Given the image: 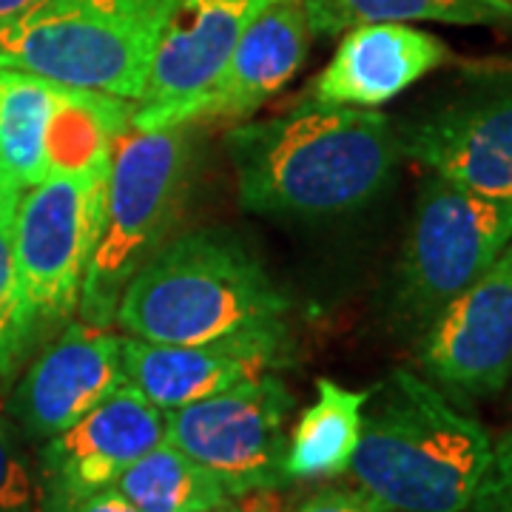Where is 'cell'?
<instances>
[{
    "mask_svg": "<svg viewBox=\"0 0 512 512\" xmlns=\"http://www.w3.org/2000/svg\"><path fill=\"white\" fill-rule=\"evenodd\" d=\"M225 148L239 205L271 220H333L365 208L387 188L402 154L379 109L311 97L285 114L234 126Z\"/></svg>",
    "mask_w": 512,
    "mask_h": 512,
    "instance_id": "cell-1",
    "label": "cell"
},
{
    "mask_svg": "<svg viewBox=\"0 0 512 512\" xmlns=\"http://www.w3.org/2000/svg\"><path fill=\"white\" fill-rule=\"evenodd\" d=\"M493 456V439L436 384L393 370L367 393L350 461L356 484L396 512H464Z\"/></svg>",
    "mask_w": 512,
    "mask_h": 512,
    "instance_id": "cell-2",
    "label": "cell"
},
{
    "mask_svg": "<svg viewBox=\"0 0 512 512\" xmlns=\"http://www.w3.org/2000/svg\"><path fill=\"white\" fill-rule=\"evenodd\" d=\"M288 308L291 299L242 239L205 228L165 239L128 282L114 322L134 339L200 345L282 322Z\"/></svg>",
    "mask_w": 512,
    "mask_h": 512,
    "instance_id": "cell-3",
    "label": "cell"
},
{
    "mask_svg": "<svg viewBox=\"0 0 512 512\" xmlns=\"http://www.w3.org/2000/svg\"><path fill=\"white\" fill-rule=\"evenodd\" d=\"M194 160L191 126L128 128L114 140L106 200L77 311L111 328L134 274L163 248L180 217Z\"/></svg>",
    "mask_w": 512,
    "mask_h": 512,
    "instance_id": "cell-4",
    "label": "cell"
},
{
    "mask_svg": "<svg viewBox=\"0 0 512 512\" xmlns=\"http://www.w3.org/2000/svg\"><path fill=\"white\" fill-rule=\"evenodd\" d=\"M171 0H32L0 29V66L137 103Z\"/></svg>",
    "mask_w": 512,
    "mask_h": 512,
    "instance_id": "cell-5",
    "label": "cell"
},
{
    "mask_svg": "<svg viewBox=\"0 0 512 512\" xmlns=\"http://www.w3.org/2000/svg\"><path fill=\"white\" fill-rule=\"evenodd\" d=\"M512 242V202L476 194L430 174L421 183L404 239L396 311L407 325H433Z\"/></svg>",
    "mask_w": 512,
    "mask_h": 512,
    "instance_id": "cell-6",
    "label": "cell"
},
{
    "mask_svg": "<svg viewBox=\"0 0 512 512\" xmlns=\"http://www.w3.org/2000/svg\"><path fill=\"white\" fill-rule=\"evenodd\" d=\"M111 154L80 171L52 174L20 194L12 251L26 316L35 336L77 308L92 259Z\"/></svg>",
    "mask_w": 512,
    "mask_h": 512,
    "instance_id": "cell-7",
    "label": "cell"
},
{
    "mask_svg": "<svg viewBox=\"0 0 512 512\" xmlns=\"http://www.w3.org/2000/svg\"><path fill=\"white\" fill-rule=\"evenodd\" d=\"M134 103L0 66V163L26 191L111 154Z\"/></svg>",
    "mask_w": 512,
    "mask_h": 512,
    "instance_id": "cell-8",
    "label": "cell"
},
{
    "mask_svg": "<svg viewBox=\"0 0 512 512\" xmlns=\"http://www.w3.org/2000/svg\"><path fill=\"white\" fill-rule=\"evenodd\" d=\"M291 390L274 373L165 413V441L202 464L231 498L274 493L285 473Z\"/></svg>",
    "mask_w": 512,
    "mask_h": 512,
    "instance_id": "cell-9",
    "label": "cell"
},
{
    "mask_svg": "<svg viewBox=\"0 0 512 512\" xmlns=\"http://www.w3.org/2000/svg\"><path fill=\"white\" fill-rule=\"evenodd\" d=\"M165 441V413L134 387L120 384L83 419L40 447L37 512H74L114 487L128 467Z\"/></svg>",
    "mask_w": 512,
    "mask_h": 512,
    "instance_id": "cell-10",
    "label": "cell"
},
{
    "mask_svg": "<svg viewBox=\"0 0 512 512\" xmlns=\"http://www.w3.org/2000/svg\"><path fill=\"white\" fill-rule=\"evenodd\" d=\"M311 23L302 0H268L242 32L214 83L191 100L165 109H137L131 126H194L208 120H245L291 83L311 52Z\"/></svg>",
    "mask_w": 512,
    "mask_h": 512,
    "instance_id": "cell-11",
    "label": "cell"
},
{
    "mask_svg": "<svg viewBox=\"0 0 512 512\" xmlns=\"http://www.w3.org/2000/svg\"><path fill=\"white\" fill-rule=\"evenodd\" d=\"M424 373L458 396H495L512 379V242L421 336Z\"/></svg>",
    "mask_w": 512,
    "mask_h": 512,
    "instance_id": "cell-12",
    "label": "cell"
},
{
    "mask_svg": "<svg viewBox=\"0 0 512 512\" xmlns=\"http://www.w3.org/2000/svg\"><path fill=\"white\" fill-rule=\"evenodd\" d=\"M288 348L282 322L254 325L200 345H160L123 336V370L128 384L168 413L271 373L285 362Z\"/></svg>",
    "mask_w": 512,
    "mask_h": 512,
    "instance_id": "cell-13",
    "label": "cell"
},
{
    "mask_svg": "<svg viewBox=\"0 0 512 512\" xmlns=\"http://www.w3.org/2000/svg\"><path fill=\"white\" fill-rule=\"evenodd\" d=\"M126 384L123 336L74 322L37 356L9 399V419L32 441H49Z\"/></svg>",
    "mask_w": 512,
    "mask_h": 512,
    "instance_id": "cell-14",
    "label": "cell"
},
{
    "mask_svg": "<svg viewBox=\"0 0 512 512\" xmlns=\"http://www.w3.org/2000/svg\"><path fill=\"white\" fill-rule=\"evenodd\" d=\"M399 148L430 174L512 202V94L433 111L404 128Z\"/></svg>",
    "mask_w": 512,
    "mask_h": 512,
    "instance_id": "cell-15",
    "label": "cell"
},
{
    "mask_svg": "<svg viewBox=\"0 0 512 512\" xmlns=\"http://www.w3.org/2000/svg\"><path fill=\"white\" fill-rule=\"evenodd\" d=\"M268 0H171L137 109H165L208 89Z\"/></svg>",
    "mask_w": 512,
    "mask_h": 512,
    "instance_id": "cell-16",
    "label": "cell"
},
{
    "mask_svg": "<svg viewBox=\"0 0 512 512\" xmlns=\"http://www.w3.org/2000/svg\"><path fill=\"white\" fill-rule=\"evenodd\" d=\"M447 60V43L413 23H367L345 32L308 97L333 106L379 109Z\"/></svg>",
    "mask_w": 512,
    "mask_h": 512,
    "instance_id": "cell-17",
    "label": "cell"
},
{
    "mask_svg": "<svg viewBox=\"0 0 512 512\" xmlns=\"http://www.w3.org/2000/svg\"><path fill=\"white\" fill-rule=\"evenodd\" d=\"M370 390H348L333 379H316V402L299 416L288 436V478H328L350 470L362 433V410Z\"/></svg>",
    "mask_w": 512,
    "mask_h": 512,
    "instance_id": "cell-18",
    "label": "cell"
},
{
    "mask_svg": "<svg viewBox=\"0 0 512 512\" xmlns=\"http://www.w3.org/2000/svg\"><path fill=\"white\" fill-rule=\"evenodd\" d=\"M313 35H345L367 23L512 26L510 0H302Z\"/></svg>",
    "mask_w": 512,
    "mask_h": 512,
    "instance_id": "cell-19",
    "label": "cell"
},
{
    "mask_svg": "<svg viewBox=\"0 0 512 512\" xmlns=\"http://www.w3.org/2000/svg\"><path fill=\"white\" fill-rule=\"evenodd\" d=\"M140 512H205L225 504L217 478L174 444H157L114 484Z\"/></svg>",
    "mask_w": 512,
    "mask_h": 512,
    "instance_id": "cell-20",
    "label": "cell"
},
{
    "mask_svg": "<svg viewBox=\"0 0 512 512\" xmlns=\"http://www.w3.org/2000/svg\"><path fill=\"white\" fill-rule=\"evenodd\" d=\"M12 220L15 211L0 214V373H9L35 342V330L20 299L12 251Z\"/></svg>",
    "mask_w": 512,
    "mask_h": 512,
    "instance_id": "cell-21",
    "label": "cell"
},
{
    "mask_svg": "<svg viewBox=\"0 0 512 512\" xmlns=\"http://www.w3.org/2000/svg\"><path fill=\"white\" fill-rule=\"evenodd\" d=\"M37 481L18 441L15 421L0 407V512H37Z\"/></svg>",
    "mask_w": 512,
    "mask_h": 512,
    "instance_id": "cell-22",
    "label": "cell"
},
{
    "mask_svg": "<svg viewBox=\"0 0 512 512\" xmlns=\"http://www.w3.org/2000/svg\"><path fill=\"white\" fill-rule=\"evenodd\" d=\"M464 512H512V430L493 444L490 464Z\"/></svg>",
    "mask_w": 512,
    "mask_h": 512,
    "instance_id": "cell-23",
    "label": "cell"
},
{
    "mask_svg": "<svg viewBox=\"0 0 512 512\" xmlns=\"http://www.w3.org/2000/svg\"><path fill=\"white\" fill-rule=\"evenodd\" d=\"M291 512H396L379 498H373L359 490H342V487H330V490H319L311 498H305L296 510Z\"/></svg>",
    "mask_w": 512,
    "mask_h": 512,
    "instance_id": "cell-24",
    "label": "cell"
},
{
    "mask_svg": "<svg viewBox=\"0 0 512 512\" xmlns=\"http://www.w3.org/2000/svg\"><path fill=\"white\" fill-rule=\"evenodd\" d=\"M74 512H140L131 501H128L126 495L120 493L117 487H109V490H103V493L92 495L89 501H83L80 507Z\"/></svg>",
    "mask_w": 512,
    "mask_h": 512,
    "instance_id": "cell-25",
    "label": "cell"
},
{
    "mask_svg": "<svg viewBox=\"0 0 512 512\" xmlns=\"http://www.w3.org/2000/svg\"><path fill=\"white\" fill-rule=\"evenodd\" d=\"M205 512H274V501H271V493L237 495V498H228L225 504Z\"/></svg>",
    "mask_w": 512,
    "mask_h": 512,
    "instance_id": "cell-26",
    "label": "cell"
},
{
    "mask_svg": "<svg viewBox=\"0 0 512 512\" xmlns=\"http://www.w3.org/2000/svg\"><path fill=\"white\" fill-rule=\"evenodd\" d=\"M20 194H23V188H20L12 177H9V171L3 168L0 163V214H6V211H15V205H18Z\"/></svg>",
    "mask_w": 512,
    "mask_h": 512,
    "instance_id": "cell-27",
    "label": "cell"
},
{
    "mask_svg": "<svg viewBox=\"0 0 512 512\" xmlns=\"http://www.w3.org/2000/svg\"><path fill=\"white\" fill-rule=\"evenodd\" d=\"M29 3H32V0H0V29L15 18V15H20Z\"/></svg>",
    "mask_w": 512,
    "mask_h": 512,
    "instance_id": "cell-28",
    "label": "cell"
},
{
    "mask_svg": "<svg viewBox=\"0 0 512 512\" xmlns=\"http://www.w3.org/2000/svg\"><path fill=\"white\" fill-rule=\"evenodd\" d=\"M510 3H512V0H510Z\"/></svg>",
    "mask_w": 512,
    "mask_h": 512,
    "instance_id": "cell-29",
    "label": "cell"
}]
</instances>
